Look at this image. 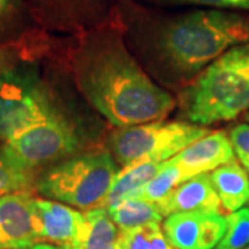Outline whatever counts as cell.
I'll list each match as a JSON object with an SVG mask.
<instances>
[{"label": "cell", "instance_id": "1", "mask_svg": "<svg viewBox=\"0 0 249 249\" xmlns=\"http://www.w3.org/2000/svg\"><path fill=\"white\" fill-rule=\"evenodd\" d=\"M116 21L145 71L178 89L224 52L249 42L248 13L213 9L154 13L127 1Z\"/></svg>", "mask_w": 249, "mask_h": 249}, {"label": "cell", "instance_id": "2", "mask_svg": "<svg viewBox=\"0 0 249 249\" xmlns=\"http://www.w3.org/2000/svg\"><path fill=\"white\" fill-rule=\"evenodd\" d=\"M72 70L83 98L118 129L160 122L178 106L142 68L114 19L78 36Z\"/></svg>", "mask_w": 249, "mask_h": 249}, {"label": "cell", "instance_id": "3", "mask_svg": "<svg viewBox=\"0 0 249 249\" xmlns=\"http://www.w3.org/2000/svg\"><path fill=\"white\" fill-rule=\"evenodd\" d=\"M180 116L208 126L232 121L249 109V42L229 49L178 94Z\"/></svg>", "mask_w": 249, "mask_h": 249}, {"label": "cell", "instance_id": "4", "mask_svg": "<svg viewBox=\"0 0 249 249\" xmlns=\"http://www.w3.org/2000/svg\"><path fill=\"white\" fill-rule=\"evenodd\" d=\"M119 170L108 150L79 152L43 170L35 190L47 199L86 212L104 206Z\"/></svg>", "mask_w": 249, "mask_h": 249}, {"label": "cell", "instance_id": "5", "mask_svg": "<svg viewBox=\"0 0 249 249\" xmlns=\"http://www.w3.org/2000/svg\"><path fill=\"white\" fill-rule=\"evenodd\" d=\"M209 132L190 122H150L118 129L111 134L108 151L122 168L142 162H166Z\"/></svg>", "mask_w": 249, "mask_h": 249}, {"label": "cell", "instance_id": "6", "mask_svg": "<svg viewBox=\"0 0 249 249\" xmlns=\"http://www.w3.org/2000/svg\"><path fill=\"white\" fill-rule=\"evenodd\" d=\"M61 114L45 85L29 72L0 73V142H10L36 124Z\"/></svg>", "mask_w": 249, "mask_h": 249}, {"label": "cell", "instance_id": "7", "mask_svg": "<svg viewBox=\"0 0 249 249\" xmlns=\"http://www.w3.org/2000/svg\"><path fill=\"white\" fill-rule=\"evenodd\" d=\"M80 147L82 140L75 124L62 112L3 144V150L10 160L36 176L79 154Z\"/></svg>", "mask_w": 249, "mask_h": 249}, {"label": "cell", "instance_id": "8", "mask_svg": "<svg viewBox=\"0 0 249 249\" xmlns=\"http://www.w3.org/2000/svg\"><path fill=\"white\" fill-rule=\"evenodd\" d=\"M49 28L79 36L112 17V0H31Z\"/></svg>", "mask_w": 249, "mask_h": 249}, {"label": "cell", "instance_id": "9", "mask_svg": "<svg viewBox=\"0 0 249 249\" xmlns=\"http://www.w3.org/2000/svg\"><path fill=\"white\" fill-rule=\"evenodd\" d=\"M227 229L220 212H178L166 216L162 230L176 249H214Z\"/></svg>", "mask_w": 249, "mask_h": 249}, {"label": "cell", "instance_id": "10", "mask_svg": "<svg viewBox=\"0 0 249 249\" xmlns=\"http://www.w3.org/2000/svg\"><path fill=\"white\" fill-rule=\"evenodd\" d=\"M34 199L31 191L0 196V249H28L40 244Z\"/></svg>", "mask_w": 249, "mask_h": 249}, {"label": "cell", "instance_id": "11", "mask_svg": "<svg viewBox=\"0 0 249 249\" xmlns=\"http://www.w3.org/2000/svg\"><path fill=\"white\" fill-rule=\"evenodd\" d=\"M34 208L40 242L71 248L83 224V212L58 201L37 196L34 199Z\"/></svg>", "mask_w": 249, "mask_h": 249}, {"label": "cell", "instance_id": "12", "mask_svg": "<svg viewBox=\"0 0 249 249\" xmlns=\"http://www.w3.org/2000/svg\"><path fill=\"white\" fill-rule=\"evenodd\" d=\"M234 160L235 152L232 150L229 134L213 132L193 142L169 160L178 166L184 180H187L196 175L211 173Z\"/></svg>", "mask_w": 249, "mask_h": 249}, {"label": "cell", "instance_id": "13", "mask_svg": "<svg viewBox=\"0 0 249 249\" xmlns=\"http://www.w3.org/2000/svg\"><path fill=\"white\" fill-rule=\"evenodd\" d=\"M163 217L178 212H220V199L214 190L211 175L202 173L187 178L173 188L168 196L158 202Z\"/></svg>", "mask_w": 249, "mask_h": 249}, {"label": "cell", "instance_id": "14", "mask_svg": "<svg viewBox=\"0 0 249 249\" xmlns=\"http://www.w3.org/2000/svg\"><path fill=\"white\" fill-rule=\"evenodd\" d=\"M209 175L224 212L232 213L249 204V175L240 160L224 163Z\"/></svg>", "mask_w": 249, "mask_h": 249}, {"label": "cell", "instance_id": "15", "mask_svg": "<svg viewBox=\"0 0 249 249\" xmlns=\"http://www.w3.org/2000/svg\"><path fill=\"white\" fill-rule=\"evenodd\" d=\"M83 224L70 249H115L118 227L104 208L83 212Z\"/></svg>", "mask_w": 249, "mask_h": 249}, {"label": "cell", "instance_id": "16", "mask_svg": "<svg viewBox=\"0 0 249 249\" xmlns=\"http://www.w3.org/2000/svg\"><path fill=\"white\" fill-rule=\"evenodd\" d=\"M165 162H142L132 166H126L118 172L112 186L109 188L104 209L108 211L126 199H130L133 194L147 184L155 175L163 168Z\"/></svg>", "mask_w": 249, "mask_h": 249}, {"label": "cell", "instance_id": "17", "mask_svg": "<svg viewBox=\"0 0 249 249\" xmlns=\"http://www.w3.org/2000/svg\"><path fill=\"white\" fill-rule=\"evenodd\" d=\"M119 230L134 229L151 223H160L163 216L158 204L142 198H130L107 211Z\"/></svg>", "mask_w": 249, "mask_h": 249}, {"label": "cell", "instance_id": "18", "mask_svg": "<svg viewBox=\"0 0 249 249\" xmlns=\"http://www.w3.org/2000/svg\"><path fill=\"white\" fill-rule=\"evenodd\" d=\"M115 249H176L160 227V223H151L134 229L119 230Z\"/></svg>", "mask_w": 249, "mask_h": 249}, {"label": "cell", "instance_id": "19", "mask_svg": "<svg viewBox=\"0 0 249 249\" xmlns=\"http://www.w3.org/2000/svg\"><path fill=\"white\" fill-rule=\"evenodd\" d=\"M183 181L184 178L180 169L172 160H166L163 168L155 175V178H152L147 184L139 188L132 198H142L145 201L158 204L173 188H176Z\"/></svg>", "mask_w": 249, "mask_h": 249}, {"label": "cell", "instance_id": "20", "mask_svg": "<svg viewBox=\"0 0 249 249\" xmlns=\"http://www.w3.org/2000/svg\"><path fill=\"white\" fill-rule=\"evenodd\" d=\"M36 178V175L19 168L10 160L3 145H0V196L18 191H31L35 187Z\"/></svg>", "mask_w": 249, "mask_h": 249}, {"label": "cell", "instance_id": "21", "mask_svg": "<svg viewBox=\"0 0 249 249\" xmlns=\"http://www.w3.org/2000/svg\"><path fill=\"white\" fill-rule=\"evenodd\" d=\"M227 229L214 249H245L249 247V206L226 216Z\"/></svg>", "mask_w": 249, "mask_h": 249}, {"label": "cell", "instance_id": "22", "mask_svg": "<svg viewBox=\"0 0 249 249\" xmlns=\"http://www.w3.org/2000/svg\"><path fill=\"white\" fill-rule=\"evenodd\" d=\"M160 7H176V6H198L213 10H226V11H238L248 13L249 0H142Z\"/></svg>", "mask_w": 249, "mask_h": 249}, {"label": "cell", "instance_id": "23", "mask_svg": "<svg viewBox=\"0 0 249 249\" xmlns=\"http://www.w3.org/2000/svg\"><path fill=\"white\" fill-rule=\"evenodd\" d=\"M22 14V0H0V39L10 36L19 27Z\"/></svg>", "mask_w": 249, "mask_h": 249}, {"label": "cell", "instance_id": "24", "mask_svg": "<svg viewBox=\"0 0 249 249\" xmlns=\"http://www.w3.org/2000/svg\"><path fill=\"white\" fill-rule=\"evenodd\" d=\"M232 150L238 157V160L242 166L249 163V124H240L234 126L230 133Z\"/></svg>", "mask_w": 249, "mask_h": 249}, {"label": "cell", "instance_id": "25", "mask_svg": "<svg viewBox=\"0 0 249 249\" xmlns=\"http://www.w3.org/2000/svg\"><path fill=\"white\" fill-rule=\"evenodd\" d=\"M28 249H65L62 247H57V245H52V244H45V242H40V244H36L34 247Z\"/></svg>", "mask_w": 249, "mask_h": 249}, {"label": "cell", "instance_id": "26", "mask_svg": "<svg viewBox=\"0 0 249 249\" xmlns=\"http://www.w3.org/2000/svg\"><path fill=\"white\" fill-rule=\"evenodd\" d=\"M4 71V55L0 52V73Z\"/></svg>", "mask_w": 249, "mask_h": 249}, {"label": "cell", "instance_id": "27", "mask_svg": "<svg viewBox=\"0 0 249 249\" xmlns=\"http://www.w3.org/2000/svg\"><path fill=\"white\" fill-rule=\"evenodd\" d=\"M245 121H248V124H249V109L245 112Z\"/></svg>", "mask_w": 249, "mask_h": 249}, {"label": "cell", "instance_id": "28", "mask_svg": "<svg viewBox=\"0 0 249 249\" xmlns=\"http://www.w3.org/2000/svg\"><path fill=\"white\" fill-rule=\"evenodd\" d=\"M244 168H245V169H247V172H248V175H249V163H248V165H245V166H244Z\"/></svg>", "mask_w": 249, "mask_h": 249}, {"label": "cell", "instance_id": "29", "mask_svg": "<svg viewBox=\"0 0 249 249\" xmlns=\"http://www.w3.org/2000/svg\"><path fill=\"white\" fill-rule=\"evenodd\" d=\"M245 249H249V247H247V248H245Z\"/></svg>", "mask_w": 249, "mask_h": 249}]
</instances>
